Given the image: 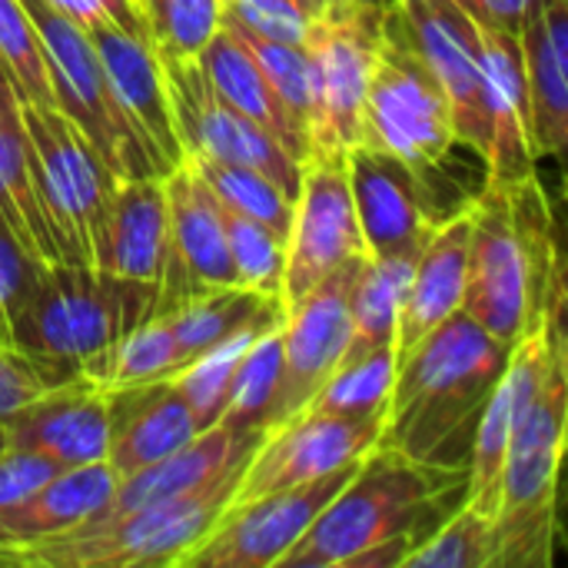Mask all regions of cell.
I'll return each instance as SVG.
<instances>
[{
    "label": "cell",
    "instance_id": "4fadbf2b",
    "mask_svg": "<svg viewBox=\"0 0 568 568\" xmlns=\"http://www.w3.org/2000/svg\"><path fill=\"white\" fill-rule=\"evenodd\" d=\"M363 463V459H359ZM359 463L343 466L303 486L266 493L226 506L206 539L183 559L180 568H273L306 536L326 503L353 479Z\"/></svg>",
    "mask_w": 568,
    "mask_h": 568
},
{
    "label": "cell",
    "instance_id": "74e56055",
    "mask_svg": "<svg viewBox=\"0 0 568 568\" xmlns=\"http://www.w3.org/2000/svg\"><path fill=\"white\" fill-rule=\"evenodd\" d=\"M253 339L256 336H236V339L210 349L206 356L193 359L190 366H183L173 376V386L180 389V396L193 409L200 433L203 429H213L223 419L226 403H230V393H233V383H236V373H240V363L246 359Z\"/></svg>",
    "mask_w": 568,
    "mask_h": 568
},
{
    "label": "cell",
    "instance_id": "f546056e",
    "mask_svg": "<svg viewBox=\"0 0 568 568\" xmlns=\"http://www.w3.org/2000/svg\"><path fill=\"white\" fill-rule=\"evenodd\" d=\"M0 186L13 213L20 216L30 253L43 263H70L67 246L57 233V223L40 190V163L27 136L17 97L0 103Z\"/></svg>",
    "mask_w": 568,
    "mask_h": 568
},
{
    "label": "cell",
    "instance_id": "5bb4252c",
    "mask_svg": "<svg viewBox=\"0 0 568 568\" xmlns=\"http://www.w3.org/2000/svg\"><path fill=\"white\" fill-rule=\"evenodd\" d=\"M166 263L156 283V316L180 310L200 293L236 286L226 213L190 160H180L166 176Z\"/></svg>",
    "mask_w": 568,
    "mask_h": 568
},
{
    "label": "cell",
    "instance_id": "9c48e42d",
    "mask_svg": "<svg viewBox=\"0 0 568 568\" xmlns=\"http://www.w3.org/2000/svg\"><path fill=\"white\" fill-rule=\"evenodd\" d=\"M456 143L459 140L449 97L423 57L399 33L393 10L366 90L359 146L386 150L416 170L436 173Z\"/></svg>",
    "mask_w": 568,
    "mask_h": 568
},
{
    "label": "cell",
    "instance_id": "7dc6e473",
    "mask_svg": "<svg viewBox=\"0 0 568 568\" xmlns=\"http://www.w3.org/2000/svg\"><path fill=\"white\" fill-rule=\"evenodd\" d=\"M479 27H496L506 33H519L526 13L536 7V0H456Z\"/></svg>",
    "mask_w": 568,
    "mask_h": 568
},
{
    "label": "cell",
    "instance_id": "836d02e7",
    "mask_svg": "<svg viewBox=\"0 0 568 568\" xmlns=\"http://www.w3.org/2000/svg\"><path fill=\"white\" fill-rule=\"evenodd\" d=\"M203 183L213 190V196L240 216H250L283 236H290L293 220V200L283 193L280 183H273L266 173L240 166V163H220V160H190Z\"/></svg>",
    "mask_w": 568,
    "mask_h": 568
},
{
    "label": "cell",
    "instance_id": "1f68e13d",
    "mask_svg": "<svg viewBox=\"0 0 568 568\" xmlns=\"http://www.w3.org/2000/svg\"><path fill=\"white\" fill-rule=\"evenodd\" d=\"M396 386V346L366 353L343 363L310 399V413H329L343 419H383Z\"/></svg>",
    "mask_w": 568,
    "mask_h": 568
},
{
    "label": "cell",
    "instance_id": "60d3db41",
    "mask_svg": "<svg viewBox=\"0 0 568 568\" xmlns=\"http://www.w3.org/2000/svg\"><path fill=\"white\" fill-rule=\"evenodd\" d=\"M0 60L10 70L20 103L53 106L43 47L37 40L33 20H30L23 0H0Z\"/></svg>",
    "mask_w": 568,
    "mask_h": 568
},
{
    "label": "cell",
    "instance_id": "7a4b0ae2",
    "mask_svg": "<svg viewBox=\"0 0 568 568\" xmlns=\"http://www.w3.org/2000/svg\"><path fill=\"white\" fill-rule=\"evenodd\" d=\"M469 256L463 310L496 339L516 346L529 336L566 283L556 220L536 173L486 183L469 200Z\"/></svg>",
    "mask_w": 568,
    "mask_h": 568
},
{
    "label": "cell",
    "instance_id": "4dcf8cb0",
    "mask_svg": "<svg viewBox=\"0 0 568 568\" xmlns=\"http://www.w3.org/2000/svg\"><path fill=\"white\" fill-rule=\"evenodd\" d=\"M416 256H363V266L353 283L349 296V349L343 363L363 359L373 349L396 346V326H399V306L413 276ZM339 363V366H343ZM336 366V369H339Z\"/></svg>",
    "mask_w": 568,
    "mask_h": 568
},
{
    "label": "cell",
    "instance_id": "ee69618b",
    "mask_svg": "<svg viewBox=\"0 0 568 568\" xmlns=\"http://www.w3.org/2000/svg\"><path fill=\"white\" fill-rule=\"evenodd\" d=\"M47 263L27 253V246L0 223V343H10V320Z\"/></svg>",
    "mask_w": 568,
    "mask_h": 568
},
{
    "label": "cell",
    "instance_id": "f6af8a7d",
    "mask_svg": "<svg viewBox=\"0 0 568 568\" xmlns=\"http://www.w3.org/2000/svg\"><path fill=\"white\" fill-rule=\"evenodd\" d=\"M60 473H63V466L57 459L33 453V449L7 446L0 453V509L27 499L30 493H37L40 486H47Z\"/></svg>",
    "mask_w": 568,
    "mask_h": 568
},
{
    "label": "cell",
    "instance_id": "8d00e7d4",
    "mask_svg": "<svg viewBox=\"0 0 568 568\" xmlns=\"http://www.w3.org/2000/svg\"><path fill=\"white\" fill-rule=\"evenodd\" d=\"M156 57L196 60L220 27V0H136Z\"/></svg>",
    "mask_w": 568,
    "mask_h": 568
},
{
    "label": "cell",
    "instance_id": "f907efd6",
    "mask_svg": "<svg viewBox=\"0 0 568 568\" xmlns=\"http://www.w3.org/2000/svg\"><path fill=\"white\" fill-rule=\"evenodd\" d=\"M7 449V433H3V423H0V453Z\"/></svg>",
    "mask_w": 568,
    "mask_h": 568
},
{
    "label": "cell",
    "instance_id": "6da1fadb",
    "mask_svg": "<svg viewBox=\"0 0 568 568\" xmlns=\"http://www.w3.org/2000/svg\"><path fill=\"white\" fill-rule=\"evenodd\" d=\"M513 346L489 336L466 310L439 323L396 359V386L379 446L433 469L469 473L476 426Z\"/></svg>",
    "mask_w": 568,
    "mask_h": 568
},
{
    "label": "cell",
    "instance_id": "2e32d148",
    "mask_svg": "<svg viewBox=\"0 0 568 568\" xmlns=\"http://www.w3.org/2000/svg\"><path fill=\"white\" fill-rule=\"evenodd\" d=\"M379 436L383 419H343L303 409L266 433V439L246 463L233 503L303 486L343 466H353L379 446Z\"/></svg>",
    "mask_w": 568,
    "mask_h": 568
},
{
    "label": "cell",
    "instance_id": "7c38bea8",
    "mask_svg": "<svg viewBox=\"0 0 568 568\" xmlns=\"http://www.w3.org/2000/svg\"><path fill=\"white\" fill-rule=\"evenodd\" d=\"M359 253H366V246L353 206L346 156L306 153L300 163V190L286 236V310Z\"/></svg>",
    "mask_w": 568,
    "mask_h": 568
},
{
    "label": "cell",
    "instance_id": "f1b7e54d",
    "mask_svg": "<svg viewBox=\"0 0 568 568\" xmlns=\"http://www.w3.org/2000/svg\"><path fill=\"white\" fill-rule=\"evenodd\" d=\"M163 320L170 323L183 363L190 366L193 359L206 356L210 349L236 336H260L266 329L283 326L286 303L280 296H263L246 286H223L200 293L196 300L183 303Z\"/></svg>",
    "mask_w": 568,
    "mask_h": 568
},
{
    "label": "cell",
    "instance_id": "816d5d0a",
    "mask_svg": "<svg viewBox=\"0 0 568 568\" xmlns=\"http://www.w3.org/2000/svg\"><path fill=\"white\" fill-rule=\"evenodd\" d=\"M133 3H136V0H133Z\"/></svg>",
    "mask_w": 568,
    "mask_h": 568
},
{
    "label": "cell",
    "instance_id": "4316f807",
    "mask_svg": "<svg viewBox=\"0 0 568 568\" xmlns=\"http://www.w3.org/2000/svg\"><path fill=\"white\" fill-rule=\"evenodd\" d=\"M166 236L170 220L163 176L116 180L103 270L140 283H160L166 263Z\"/></svg>",
    "mask_w": 568,
    "mask_h": 568
},
{
    "label": "cell",
    "instance_id": "484cf974",
    "mask_svg": "<svg viewBox=\"0 0 568 568\" xmlns=\"http://www.w3.org/2000/svg\"><path fill=\"white\" fill-rule=\"evenodd\" d=\"M113 489L116 473L106 463L63 469L27 499L0 509V556L83 526L113 496Z\"/></svg>",
    "mask_w": 568,
    "mask_h": 568
},
{
    "label": "cell",
    "instance_id": "cb8c5ba5",
    "mask_svg": "<svg viewBox=\"0 0 568 568\" xmlns=\"http://www.w3.org/2000/svg\"><path fill=\"white\" fill-rule=\"evenodd\" d=\"M469 203L446 216L423 243L413 276L399 306L396 359L413 353L439 323L463 310L466 300V256H469Z\"/></svg>",
    "mask_w": 568,
    "mask_h": 568
},
{
    "label": "cell",
    "instance_id": "3957f363",
    "mask_svg": "<svg viewBox=\"0 0 568 568\" xmlns=\"http://www.w3.org/2000/svg\"><path fill=\"white\" fill-rule=\"evenodd\" d=\"M453 489H466V473L419 466L376 446L276 568H346L379 542L413 539L419 546L429 536L426 526H439L433 513Z\"/></svg>",
    "mask_w": 568,
    "mask_h": 568
},
{
    "label": "cell",
    "instance_id": "44dd1931",
    "mask_svg": "<svg viewBox=\"0 0 568 568\" xmlns=\"http://www.w3.org/2000/svg\"><path fill=\"white\" fill-rule=\"evenodd\" d=\"M87 37L100 57L106 87L123 120L133 126V133L143 140V146L153 153L156 166L166 176L183 160V150L176 140L163 67L153 43L120 30L116 23H97L93 30H87Z\"/></svg>",
    "mask_w": 568,
    "mask_h": 568
},
{
    "label": "cell",
    "instance_id": "52a82bcc",
    "mask_svg": "<svg viewBox=\"0 0 568 568\" xmlns=\"http://www.w3.org/2000/svg\"><path fill=\"white\" fill-rule=\"evenodd\" d=\"M23 7L43 47L53 106L87 136V143L116 180L163 176L153 153L123 120L90 37L67 17H60L47 0H23Z\"/></svg>",
    "mask_w": 568,
    "mask_h": 568
},
{
    "label": "cell",
    "instance_id": "ab89813d",
    "mask_svg": "<svg viewBox=\"0 0 568 568\" xmlns=\"http://www.w3.org/2000/svg\"><path fill=\"white\" fill-rule=\"evenodd\" d=\"M226 213V240L230 260L236 273V286H246L263 296L283 300V276H286V236L250 220L240 213Z\"/></svg>",
    "mask_w": 568,
    "mask_h": 568
},
{
    "label": "cell",
    "instance_id": "c3c4849f",
    "mask_svg": "<svg viewBox=\"0 0 568 568\" xmlns=\"http://www.w3.org/2000/svg\"><path fill=\"white\" fill-rule=\"evenodd\" d=\"M320 13L336 10V7H379V10H396V0H310Z\"/></svg>",
    "mask_w": 568,
    "mask_h": 568
},
{
    "label": "cell",
    "instance_id": "8992f818",
    "mask_svg": "<svg viewBox=\"0 0 568 568\" xmlns=\"http://www.w3.org/2000/svg\"><path fill=\"white\" fill-rule=\"evenodd\" d=\"M246 463L200 493L156 503L93 529H73L57 539L33 542L0 556V566L23 568H180L183 559L206 539L233 503Z\"/></svg>",
    "mask_w": 568,
    "mask_h": 568
},
{
    "label": "cell",
    "instance_id": "83f0119b",
    "mask_svg": "<svg viewBox=\"0 0 568 568\" xmlns=\"http://www.w3.org/2000/svg\"><path fill=\"white\" fill-rule=\"evenodd\" d=\"M196 63H200L206 83L213 87V93L220 100H226L236 113H243L260 130H266L290 156H296L303 163L306 136L290 120L283 103L276 100V93L266 83V77H263L260 63L253 60V53L240 43V37L223 20H220L216 33L210 37V43L200 50Z\"/></svg>",
    "mask_w": 568,
    "mask_h": 568
},
{
    "label": "cell",
    "instance_id": "5b68a950",
    "mask_svg": "<svg viewBox=\"0 0 568 568\" xmlns=\"http://www.w3.org/2000/svg\"><path fill=\"white\" fill-rule=\"evenodd\" d=\"M568 339L566 323L556 329L552 356L539 393L523 413L499 476L493 516V568H546L556 552L559 469L566 456Z\"/></svg>",
    "mask_w": 568,
    "mask_h": 568
},
{
    "label": "cell",
    "instance_id": "d6986e66",
    "mask_svg": "<svg viewBox=\"0 0 568 568\" xmlns=\"http://www.w3.org/2000/svg\"><path fill=\"white\" fill-rule=\"evenodd\" d=\"M7 446L33 449L63 469L106 463L110 389L90 376L53 386L3 419Z\"/></svg>",
    "mask_w": 568,
    "mask_h": 568
},
{
    "label": "cell",
    "instance_id": "681fc988",
    "mask_svg": "<svg viewBox=\"0 0 568 568\" xmlns=\"http://www.w3.org/2000/svg\"><path fill=\"white\" fill-rule=\"evenodd\" d=\"M10 97H17V90H13V80H10V70L3 67V60H0V103L3 100H10ZM20 100V97H17Z\"/></svg>",
    "mask_w": 568,
    "mask_h": 568
},
{
    "label": "cell",
    "instance_id": "603a6c76",
    "mask_svg": "<svg viewBox=\"0 0 568 568\" xmlns=\"http://www.w3.org/2000/svg\"><path fill=\"white\" fill-rule=\"evenodd\" d=\"M536 160L568 150V0H536L519 27Z\"/></svg>",
    "mask_w": 568,
    "mask_h": 568
},
{
    "label": "cell",
    "instance_id": "f35d334b",
    "mask_svg": "<svg viewBox=\"0 0 568 568\" xmlns=\"http://www.w3.org/2000/svg\"><path fill=\"white\" fill-rule=\"evenodd\" d=\"M236 37L240 43L253 53V60L260 63L266 83L273 87L276 100L283 103V110L290 113V120L300 126V133L306 136L310 130V106H313V87H310V57L303 47H290V43H276V40H266L226 17H220ZM306 153H310V143H306Z\"/></svg>",
    "mask_w": 568,
    "mask_h": 568
},
{
    "label": "cell",
    "instance_id": "bcb514c9",
    "mask_svg": "<svg viewBox=\"0 0 568 568\" xmlns=\"http://www.w3.org/2000/svg\"><path fill=\"white\" fill-rule=\"evenodd\" d=\"M60 17H67L70 23H77L83 33L93 30L97 23H116L120 30L140 37L150 43L146 23L140 17V7L133 0H47Z\"/></svg>",
    "mask_w": 568,
    "mask_h": 568
},
{
    "label": "cell",
    "instance_id": "ba28073f",
    "mask_svg": "<svg viewBox=\"0 0 568 568\" xmlns=\"http://www.w3.org/2000/svg\"><path fill=\"white\" fill-rule=\"evenodd\" d=\"M393 10L336 7L323 10L310 30V153L346 156L363 140V110L373 67L379 60Z\"/></svg>",
    "mask_w": 568,
    "mask_h": 568
},
{
    "label": "cell",
    "instance_id": "ac0fdd59",
    "mask_svg": "<svg viewBox=\"0 0 568 568\" xmlns=\"http://www.w3.org/2000/svg\"><path fill=\"white\" fill-rule=\"evenodd\" d=\"M363 256L346 260L339 270H333L320 286H313L303 300H296L286 310L283 320V389H280V409L276 426L293 419L310 406V399L320 393V386L336 373L349 349V296L356 273L363 266Z\"/></svg>",
    "mask_w": 568,
    "mask_h": 568
},
{
    "label": "cell",
    "instance_id": "7402d4cb",
    "mask_svg": "<svg viewBox=\"0 0 568 568\" xmlns=\"http://www.w3.org/2000/svg\"><path fill=\"white\" fill-rule=\"evenodd\" d=\"M479 27V23H476ZM479 53H483V110H486V183L519 180L536 173L532 150V120H529V90L523 70L519 37L479 27Z\"/></svg>",
    "mask_w": 568,
    "mask_h": 568
},
{
    "label": "cell",
    "instance_id": "30bf717a",
    "mask_svg": "<svg viewBox=\"0 0 568 568\" xmlns=\"http://www.w3.org/2000/svg\"><path fill=\"white\" fill-rule=\"evenodd\" d=\"M20 116L37 150L40 190L70 263L103 270L116 176L57 106L20 103Z\"/></svg>",
    "mask_w": 568,
    "mask_h": 568
},
{
    "label": "cell",
    "instance_id": "d6a6232c",
    "mask_svg": "<svg viewBox=\"0 0 568 568\" xmlns=\"http://www.w3.org/2000/svg\"><path fill=\"white\" fill-rule=\"evenodd\" d=\"M283 326L266 329L253 339L246 359L240 363L223 426L230 429H273L283 389Z\"/></svg>",
    "mask_w": 568,
    "mask_h": 568
},
{
    "label": "cell",
    "instance_id": "d590c367",
    "mask_svg": "<svg viewBox=\"0 0 568 568\" xmlns=\"http://www.w3.org/2000/svg\"><path fill=\"white\" fill-rule=\"evenodd\" d=\"M493 516L459 503V509L406 556L403 568H493Z\"/></svg>",
    "mask_w": 568,
    "mask_h": 568
},
{
    "label": "cell",
    "instance_id": "277c9868",
    "mask_svg": "<svg viewBox=\"0 0 568 568\" xmlns=\"http://www.w3.org/2000/svg\"><path fill=\"white\" fill-rule=\"evenodd\" d=\"M156 320V283L87 263H47L10 320V346L63 359L97 379L106 356Z\"/></svg>",
    "mask_w": 568,
    "mask_h": 568
},
{
    "label": "cell",
    "instance_id": "d4e9b609",
    "mask_svg": "<svg viewBox=\"0 0 568 568\" xmlns=\"http://www.w3.org/2000/svg\"><path fill=\"white\" fill-rule=\"evenodd\" d=\"M196 436V416L173 379L110 389L106 466L116 473V479L176 453Z\"/></svg>",
    "mask_w": 568,
    "mask_h": 568
},
{
    "label": "cell",
    "instance_id": "8fae6325",
    "mask_svg": "<svg viewBox=\"0 0 568 568\" xmlns=\"http://www.w3.org/2000/svg\"><path fill=\"white\" fill-rule=\"evenodd\" d=\"M163 83L170 97V113L183 160H220L240 163L266 173L283 186L290 200L300 190V160L290 156L266 130L236 113L226 100L213 93L196 60H166L160 57Z\"/></svg>",
    "mask_w": 568,
    "mask_h": 568
},
{
    "label": "cell",
    "instance_id": "9a60e30c",
    "mask_svg": "<svg viewBox=\"0 0 568 568\" xmlns=\"http://www.w3.org/2000/svg\"><path fill=\"white\" fill-rule=\"evenodd\" d=\"M353 206L369 256H419L429 233L453 213L436 203L433 173L376 150L353 146L346 153Z\"/></svg>",
    "mask_w": 568,
    "mask_h": 568
},
{
    "label": "cell",
    "instance_id": "ffe728a7",
    "mask_svg": "<svg viewBox=\"0 0 568 568\" xmlns=\"http://www.w3.org/2000/svg\"><path fill=\"white\" fill-rule=\"evenodd\" d=\"M266 433L270 429H230L223 423H216L213 429H203L196 439H190L176 453L116 479L113 496L77 529H93V526H103L126 513L206 489L210 483L226 476L236 463L250 459L256 453V446L266 439Z\"/></svg>",
    "mask_w": 568,
    "mask_h": 568
},
{
    "label": "cell",
    "instance_id": "b9f144b4",
    "mask_svg": "<svg viewBox=\"0 0 568 568\" xmlns=\"http://www.w3.org/2000/svg\"><path fill=\"white\" fill-rule=\"evenodd\" d=\"M77 376H83V373L73 363L33 356L10 343H0V423L10 413H17L23 403H30L33 396H40L53 386H63Z\"/></svg>",
    "mask_w": 568,
    "mask_h": 568
},
{
    "label": "cell",
    "instance_id": "e0dca14e",
    "mask_svg": "<svg viewBox=\"0 0 568 568\" xmlns=\"http://www.w3.org/2000/svg\"><path fill=\"white\" fill-rule=\"evenodd\" d=\"M396 27L449 97L456 140L486 156L479 27L456 0H396Z\"/></svg>",
    "mask_w": 568,
    "mask_h": 568
},
{
    "label": "cell",
    "instance_id": "7bdbcfd3",
    "mask_svg": "<svg viewBox=\"0 0 568 568\" xmlns=\"http://www.w3.org/2000/svg\"><path fill=\"white\" fill-rule=\"evenodd\" d=\"M226 20L290 47H306L320 10L310 0H220Z\"/></svg>",
    "mask_w": 568,
    "mask_h": 568
},
{
    "label": "cell",
    "instance_id": "e575fe53",
    "mask_svg": "<svg viewBox=\"0 0 568 568\" xmlns=\"http://www.w3.org/2000/svg\"><path fill=\"white\" fill-rule=\"evenodd\" d=\"M183 353L173 339V329L163 316L143 323L133 329L103 363L97 383L106 389H123V386H143V383H160L173 379L183 369Z\"/></svg>",
    "mask_w": 568,
    "mask_h": 568
}]
</instances>
